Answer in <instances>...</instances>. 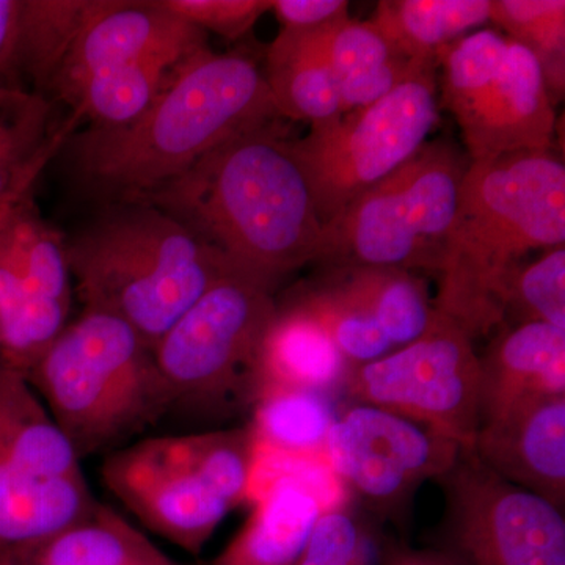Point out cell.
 Returning a JSON list of instances; mask_svg holds the SVG:
<instances>
[{
  "label": "cell",
  "instance_id": "cell-6",
  "mask_svg": "<svg viewBox=\"0 0 565 565\" xmlns=\"http://www.w3.org/2000/svg\"><path fill=\"white\" fill-rule=\"evenodd\" d=\"M274 292L243 275H225L152 348L167 418L196 430L250 418L264 388V341L274 321Z\"/></svg>",
  "mask_w": 565,
  "mask_h": 565
},
{
  "label": "cell",
  "instance_id": "cell-23",
  "mask_svg": "<svg viewBox=\"0 0 565 565\" xmlns=\"http://www.w3.org/2000/svg\"><path fill=\"white\" fill-rule=\"evenodd\" d=\"M394 349L412 343L435 313L429 286L418 274L390 267L321 266L319 273Z\"/></svg>",
  "mask_w": 565,
  "mask_h": 565
},
{
  "label": "cell",
  "instance_id": "cell-16",
  "mask_svg": "<svg viewBox=\"0 0 565 565\" xmlns=\"http://www.w3.org/2000/svg\"><path fill=\"white\" fill-rule=\"evenodd\" d=\"M206 33L174 17L159 0H106L71 47L51 92L70 102L88 77L173 55L210 50Z\"/></svg>",
  "mask_w": 565,
  "mask_h": 565
},
{
  "label": "cell",
  "instance_id": "cell-3",
  "mask_svg": "<svg viewBox=\"0 0 565 565\" xmlns=\"http://www.w3.org/2000/svg\"><path fill=\"white\" fill-rule=\"evenodd\" d=\"M565 243V167L552 151L470 162L434 308L471 340L504 327L505 297L534 252Z\"/></svg>",
  "mask_w": 565,
  "mask_h": 565
},
{
  "label": "cell",
  "instance_id": "cell-31",
  "mask_svg": "<svg viewBox=\"0 0 565 565\" xmlns=\"http://www.w3.org/2000/svg\"><path fill=\"white\" fill-rule=\"evenodd\" d=\"M299 565H374L370 534L345 505L322 512Z\"/></svg>",
  "mask_w": 565,
  "mask_h": 565
},
{
  "label": "cell",
  "instance_id": "cell-26",
  "mask_svg": "<svg viewBox=\"0 0 565 565\" xmlns=\"http://www.w3.org/2000/svg\"><path fill=\"white\" fill-rule=\"evenodd\" d=\"M337 416L326 394L264 386L247 423L255 456L326 457Z\"/></svg>",
  "mask_w": 565,
  "mask_h": 565
},
{
  "label": "cell",
  "instance_id": "cell-12",
  "mask_svg": "<svg viewBox=\"0 0 565 565\" xmlns=\"http://www.w3.org/2000/svg\"><path fill=\"white\" fill-rule=\"evenodd\" d=\"M344 392L355 404L373 405L411 419L473 452L481 426V362L473 340L435 310L412 343L352 367Z\"/></svg>",
  "mask_w": 565,
  "mask_h": 565
},
{
  "label": "cell",
  "instance_id": "cell-36",
  "mask_svg": "<svg viewBox=\"0 0 565 565\" xmlns=\"http://www.w3.org/2000/svg\"><path fill=\"white\" fill-rule=\"evenodd\" d=\"M32 185L33 184L22 185V188L18 189V191L11 193L9 199H7L6 202L0 204V217H2L3 212L7 211V207H9L10 204L14 202V200L20 199V196L24 195L25 192L32 191Z\"/></svg>",
  "mask_w": 565,
  "mask_h": 565
},
{
  "label": "cell",
  "instance_id": "cell-27",
  "mask_svg": "<svg viewBox=\"0 0 565 565\" xmlns=\"http://www.w3.org/2000/svg\"><path fill=\"white\" fill-rule=\"evenodd\" d=\"M106 0H22L17 68L31 77L44 96L85 25Z\"/></svg>",
  "mask_w": 565,
  "mask_h": 565
},
{
  "label": "cell",
  "instance_id": "cell-20",
  "mask_svg": "<svg viewBox=\"0 0 565 565\" xmlns=\"http://www.w3.org/2000/svg\"><path fill=\"white\" fill-rule=\"evenodd\" d=\"M352 366L302 305L277 303L263 351L264 386L332 394L344 390Z\"/></svg>",
  "mask_w": 565,
  "mask_h": 565
},
{
  "label": "cell",
  "instance_id": "cell-29",
  "mask_svg": "<svg viewBox=\"0 0 565 565\" xmlns=\"http://www.w3.org/2000/svg\"><path fill=\"white\" fill-rule=\"evenodd\" d=\"M489 21L534 55L553 103H559L565 93L564 0H492Z\"/></svg>",
  "mask_w": 565,
  "mask_h": 565
},
{
  "label": "cell",
  "instance_id": "cell-35",
  "mask_svg": "<svg viewBox=\"0 0 565 565\" xmlns=\"http://www.w3.org/2000/svg\"><path fill=\"white\" fill-rule=\"evenodd\" d=\"M379 565H455L444 553L418 552L411 548H392L382 556Z\"/></svg>",
  "mask_w": 565,
  "mask_h": 565
},
{
  "label": "cell",
  "instance_id": "cell-11",
  "mask_svg": "<svg viewBox=\"0 0 565 565\" xmlns=\"http://www.w3.org/2000/svg\"><path fill=\"white\" fill-rule=\"evenodd\" d=\"M437 70L422 66L379 102L292 140L322 225L427 143L438 122Z\"/></svg>",
  "mask_w": 565,
  "mask_h": 565
},
{
  "label": "cell",
  "instance_id": "cell-21",
  "mask_svg": "<svg viewBox=\"0 0 565 565\" xmlns=\"http://www.w3.org/2000/svg\"><path fill=\"white\" fill-rule=\"evenodd\" d=\"M329 28H281L270 43L263 73L281 118L316 126L340 117V93L327 47Z\"/></svg>",
  "mask_w": 565,
  "mask_h": 565
},
{
  "label": "cell",
  "instance_id": "cell-4",
  "mask_svg": "<svg viewBox=\"0 0 565 565\" xmlns=\"http://www.w3.org/2000/svg\"><path fill=\"white\" fill-rule=\"evenodd\" d=\"M66 252L84 310L121 319L151 348L214 282L234 273L189 226L141 202L114 203Z\"/></svg>",
  "mask_w": 565,
  "mask_h": 565
},
{
  "label": "cell",
  "instance_id": "cell-10",
  "mask_svg": "<svg viewBox=\"0 0 565 565\" xmlns=\"http://www.w3.org/2000/svg\"><path fill=\"white\" fill-rule=\"evenodd\" d=\"M441 104L459 125L470 162L550 151L556 104L534 55L503 33H468L440 58Z\"/></svg>",
  "mask_w": 565,
  "mask_h": 565
},
{
  "label": "cell",
  "instance_id": "cell-34",
  "mask_svg": "<svg viewBox=\"0 0 565 565\" xmlns=\"http://www.w3.org/2000/svg\"><path fill=\"white\" fill-rule=\"evenodd\" d=\"M22 0H0V77L17 68Z\"/></svg>",
  "mask_w": 565,
  "mask_h": 565
},
{
  "label": "cell",
  "instance_id": "cell-17",
  "mask_svg": "<svg viewBox=\"0 0 565 565\" xmlns=\"http://www.w3.org/2000/svg\"><path fill=\"white\" fill-rule=\"evenodd\" d=\"M473 455L505 481L564 511L565 394L531 397L486 419Z\"/></svg>",
  "mask_w": 565,
  "mask_h": 565
},
{
  "label": "cell",
  "instance_id": "cell-8",
  "mask_svg": "<svg viewBox=\"0 0 565 565\" xmlns=\"http://www.w3.org/2000/svg\"><path fill=\"white\" fill-rule=\"evenodd\" d=\"M468 166L451 141H427L323 223L313 263L438 275Z\"/></svg>",
  "mask_w": 565,
  "mask_h": 565
},
{
  "label": "cell",
  "instance_id": "cell-1",
  "mask_svg": "<svg viewBox=\"0 0 565 565\" xmlns=\"http://www.w3.org/2000/svg\"><path fill=\"white\" fill-rule=\"evenodd\" d=\"M281 120L225 141L139 200L184 223L234 273L270 292L313 263L323 226Z\"/></svg>",
  "mask_w": 565,
  "mask_h": 565
},
{
  "label": "cell",
  "instance_id": "cell-18",
  "mask_svg": "<svg viewBox=\"0 0 565 565\" xmlns=\"http://www.w3.org/2000/svg\"><path fill=\"white\" fill-rule=\"evenodd\" d=\"M481 362V423L531 397L565 394V330L542 322L503 327Z\"/></svg>",
  "mask_w": 565,
  "mask_h": 565
},
{
  "label": "cell",
  "instance_id": "cell-25",
  "mask_svg": "<svg viewBox=\"0 0 565 565\" xmlns=\"http://www.w3.org/2000/svg\"><path fill=\"white\" fill-rule=\"evenodd\" d=\"M490 17V0H384L371 22L408 61L440 65L441 55Z\"/></svg>",
  "mask_w": 565,
  "mask_h": 565
},
{
  "label": "cell",
  "instance_id": "cell-33",
  "mask_svg": "<svg viewBox=\"0 0 565 565\" xmlns=\"http://www.w3.org/2000/svg\"><path fill=\"white\" fill-rule=\"evenodd\" d=\"M273 11L282 29L318 31L348 20L344 0H273Z\"/></svg>",
  "mask_w": 565,
  "mask_h": 565
},
{
  "label": "cell",
  "instance_id": "cell-19",
  "mask_svg": "<svg viewBox=\"0 0 565 565\" xmlns=\"http://www.w3.org/2000/svg\"><path fill=\"white\" fill-rule=\"evenodd\" d=\"M253 511L210 565H299L323 505L297 479L270 482L252 498Z\"/></svg>",
  "mask_w": 565,
  "mask_h": 565
},
{
  "label": "cell",
  "instance_id": "cell-24",
  "mask_svg": "<svg viewBox=\"0 0 565 565\" xmlns=\"http://www.w3.org/2000/svg\"><path fill=\"white\" fill-rule=\"evenodd\" d=\"M327 47L341 114L379 102L416 70L430 66L408 61L371 21L348 18L330 25Z\"/></svg>",
  "mask_w": 565,
  "mask_h": 565
},
{
  "label": "cell",
  "instance_id": "cell-22",
  "mask_svg": "<svg viewBox=\"0 0 565 565\" xmlns=\"http://www.w3.org/2000/svg\"><path fill=\"white\" fill-rule=\"evenodd\" d=\"M139 527L109 504L51 537L0 556V565H170Z\"/></svg>",
  "mask_w": 565,
  "mask_h": 565
},
{
  "label": "cell",
  "instance_id": "cell-13",
  "mask_svg": "<svg viewBox=\"0 0 565 565\" xmlns=\"http://www.w3.org/2000/svg\"><path fill=\"white\" fill-rule=\"evenodd\" d=\"M445 489L444 555L455 565H565L564 512L460 455Z\"/></svg>",
  "mask_w": 565,
  "mask_h": 565
},
{
  "label": "cell",
  "instance_id": "cell-14",
  "mask_svg": "<svg viewBox=\"0 0 565 565\" xmlns=\"http://www.w3.org/2000/svg\"><path fill=\"white\" fill-rule=\"evenodd\" d=\"M460 455L455 441L364 404L337 416L326 446L327 463L344 489L393 519L423 482L448 475Z\"/></svg>",
  "mask_w": 565,
  "mask_h": 565
},
{
  "label": "cell",
  "instance_id": "cell-7",
  "mask_svg": "<svg viewBox=\"0 0 565 565\" xmlns=\"http://www.w3.org/2000/svg\"><path fill=\"white\" fill-rule=\"evenodd\" d=\"M247 427L137 438L104 456L103 484L145 530L199 555L247 501L255 462Z\"/></svg>",
  "mask_w": 565,
  "mask_h": 565
},
{
  "label": "cell",
  "instance_id": "cell-37",
  "mask_svg": "<svg viewBox=\"0 0 565 565\" xmlns=\"http://www.w3.org/2000/svg\"><path fill=\"white\" fill-rule=\"evenodd\" d=\"M170 565H180V564H178V563H174V561H173V563H172V564H170Z\"/></svg>",
  "mask_w": 565,
  "mask_h": 565
},
{
  "label": "cell",
  "instance_id": "cell-5",
  "mask_svg": "<svg viewBox=\"0 0 565 565\" xmlns=\"http://www.w3.org/2000/svg\"><path fill=\"white\" fill-rule=\"evenodd\" d=\"M28 377L81 460L132 444L167 416L151 345L103 311H82Z\"/></svg>",
  "mask_w": 565,
  "mask_h": 565
},
{
  "label": "cell",
  "instance_id": "cell-2",
  "mask_svg": "<svg viewBox=\"0 0 565 565\" xmlns=\"http://www.w3.org/2000/svg\"><path fill=\"white\" fill-rule=\"evenodd\" d=\"M275 120L281 117L255 61L207 50L136 120L71 137V163L103 199L139 202L225 141Z\"/></svg>",
  "mask_w": 565,
  "mask_h": 565
},
{
  "label": "cell",
  "instance_id": "cell-15",
  "mask_svg": "<svg viewBox=\"0 0 565 565\" xmlns=\"http://www.w3.org/2000/svg\"><path fill=\"white\" fill-rule=\"evenodd\" d=\"M21 247L0 253V359L25 375L70 323L74 281L62 233L32 191L18 204Z\"/></svg>",
  "mask_w": 565,
  "mask_h": 565
},
{
  "label": "cell",
  "instance_id": "cell-9",
  "mask_svg": "<svg viewBox=\"0 0 565 565\" xmlns=\"http://www.w3.org/2000/svg\"><path fill=\"white\" fill-rule=\"evenodd\" d=\"M81 463L28 375L0 359V556L92 514Z\"/></svg>",
  "mask_w": 565,
  "mask_h": 565
},
{
  "label": "cell",
  "instance_id": "cell-32",
  "mask_svg": "<svg viewBox=\"0 0 565 565\" xmlns=\"http://www.w3.org/2000/svg\"><path fill=\"white\" fill-rule=\"evenodd\" d=\"M163 9L200 31L237 40L250 31L273 0H159Z\"/></svg>",
  "mask_w": 565,
  "mask_h": 565
},
{
  "label": "cell",
  "instance_id": "cell-28",
  "mask_svg": "<svg viewBox=\"0 0 565 565\" xmlns=\"http://www.w3.org/2000/svg\"><path fill=\"white\" fill-rule=\"evenodd\" d=\"M52 104L46 96L0 82V202L57 151L50 136Z\"/></svg>",
  "mask_w": 565,
  "mask_h": 565
},
{
  "label": "cell",
  "instance_id": "cell-30",
  "mask_svg": "<svg viewBox=\"0 0 565 565\" xmlns=\"http://www.w3.org/2000/svg\"><path fill=\"white\" fill-rule=\"evenodd\" d=\"M550 323L565 330V248L544 252L520 267L505 297L504 326Z\"/></svg>",
  "mask_w": 565,
  "mask_h": 565
}]
</instances>
